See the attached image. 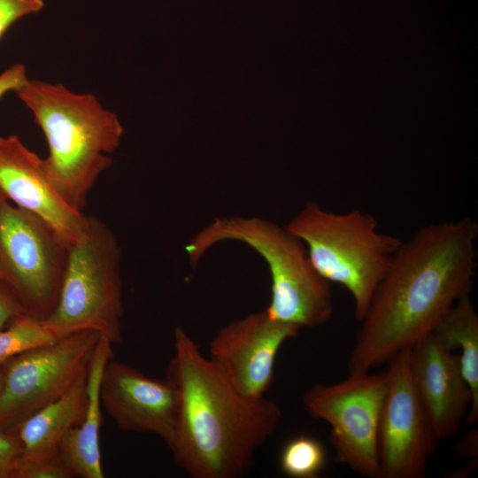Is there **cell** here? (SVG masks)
Wrapping results in <instances>:
<instances>
[{
  "mask_svg": "<svg viewBox=\"0 0 478 478\" xmlns=\"http://www.w3.org/2000/svg\"><path fill=\"white\" fill-rule=\"evenodd\" d=\"M477 235V223L465 217L424 226L402 241L360 321L349 372L369 371L411 348L469 295Z\"/></svg>",
  "mask_w": 478,
  "mask_h": 478,
  "instance_id": "cell-1",
  "label": "cell"
},
{
  "mask_svg": "<svg viewBox=\"0 0 478 478\" xmlns=\"http://www.w3.org/2000/svg\"><path fill=\"white\" fill-rule=\"evenodd\" d=\"M167 378L178 389L179 415L166 444L173 462L192 478H235L274 433L280 406L242 393L181 327Z\"/></svg>",
  "mask_w": 478,
  "mask_h": 478,
  "instance_id": "cell-2",
  "label": "cell"
},
{
  "mask_svg": "<svg viewBox=\"0 0 478 478\" xmlns=\"http://www.w3.org/2000/svg\"><path fill=\"white\" fill-rule=\"evenodd\" d=\"M34 115L49 146L47 177L62 199L83 212L99 176L112 163L123 127L113 112L89 93L62 83L28 80L15 91Z\"/></svg>",
  "mask_w": 478,
  "mask_h": 478,
  "instance_id": "cell-3",
  "label": "cell"
},
{
  "mask_svg": "<svg viewBox=\"0 0 478 478\" xmlns=\"http://www.w3.org/2000/svg\"><path fill=\"white\" fill-rule=\"evenodd\" d=\"M227 241L246 244L266 262L271 299L265 310L272 319L301 329L331 320L330 283L313 268L302 241L285 227L257 217L215 218L186 245L189 264L196 266L211 248Z\"/></svg>",
  "mask_w": 478,
  "mask_h": 478,
  "instance_id": "cell-4",
  "label": "cell"
},
{
  "mask_svg": "<svg viewBox=\"0 0 478 478\" xmlns=\"http://www.w3.org/2000/svg\"><path fill=\"white\" fill-rule=\"evenodd\" d=\"M284 227L302 241L316 272L349 291L360 322L402 240L379 231L369 212L337 213L316 202L307 203Z\"/></svg>",
  "mask_w": 478,
  "mask_h": 478,
  "instance_id": "cell-5",
  "label": "cell"
},
{
  "mask_svg": "<svg viewBox=\"0 0 478 478\" xmlns=\"http://www.w3.org/2000/svg\"><path fill=\"white\" fill-rule=\"evenodd\" d=\"M119 241L99 218L87 215L81 237L68 247L58 301L42 320L57 338L92 330L120 343L124 314Z\"/></svg>",
  "mask_w": 478,
  "mask_h": 478,
  "instance_id": "cell-6",
  "label": "cell"
},
{
  "mask_svg": "<svg viewBox=\"0 0 478 478\" xmlns=\"http://www.w3.org/2000/svg\"><path fill=\"white\" fill-rule=\"evenodd\" d=\"M67 252L46 221L0 191V283L30 316L43 320L55 310Z\"/></svg>",
  "mask_w": 478,
  "mask_h": 478,
  "instance_id": "cell-7",
  "label": "cell"
},
{
  "mask_svg": "<svg viewBox=\"0 0 478 478\" xmlns=\"http://www.w3.org/2000/svg\"><path fill=\"white\" fill-rule=\"evenodd\" d=\"M387 371L350 372L336 383H317L303 397L305 410L330 427L335 459L366 478H380L378 438L388 390Z\"/></svg>",
  "mask_w": 478,
  "mask_h": 478,
  "instance_id": "cell-8",
  "label": "cell"
},
{
  "mask_svg": "<svg viewBox=\"0 0 478 478\" xmlns=\"http://www.w3.org/2000/svg\"><path fill=\"white\" fill-rule=\"evenodd\" d=\"M100 336L92 330L73 332L0 364V430L17 432L31 415L64 395L88 369Z\"/></svg>",
  "mask_w": 478,
  "mask_h": 478,
  "instance_id": "cell-9",
  "label": "cell"
},
{
  "mask_svg": "<svg viewBox=\"0 0 478 478\" xmlns=\"http://www.w3.org/2000/svg\"><path fill=\"white\" fill-rule=\"evenodd\" d=\"M406 348L387 362L389 378L379 428L380 478H423L439 441L415 391Z\"/></svg>",
  "mask_w": 478,
  "mask_h": 478,
  "instance_id": "cell-10",
  "label": "cell"
},
{
  "mask_svg": "<svg viewBox=\"0 0 478 478\" xmlns=\"http://www.w3.org/2000/svg\"><path fill=\"white\" fill-rule=\"evenodd\" d=\"M300 330L272 319L266 310L250 313L219 329L209 358L242 393L260 398L273 384L280 349Z\"/></svg>",
  "mask_w": 478,
  "mask_h": 478,
  "instance_id": "cell-11",
  "label": "cell"
},
{
  "mask_svg": "<svg viewBox=\"0 0 478 478\" xmlns=\"http://www.w3.org/2000/svg\"><path fill=\"white\" fill-rule=\"evenodd\" d=\"M99 393L103 408L120 429L154 434L166 444L172 439L180 396L168 378L150 377L112 358L104 367Z\"/></svg>",
  "mask_w": 478,
  "mask_h": 478,
  "instance_id": "cell-12",
  "label": "cell"
},
{
  "mask_svg": "<svg viewBox=\"0 0 478 478\" xmlns=\"http://www.w3.org/2000/svg\"><path fill=\"white\" fill-rule=\"evenodd\" d=\"M0 191L46 221L67 247L83 235L87 215L62 199L47 177L43 158L15 135L0 136Z\"/></svg>",
  "mask_w": 478,
  "mask_h": 478,
  "instance_id": "cell-13",
  "label": "cell"
},
{
  "mask_svg": "<svg viewBox=\"0 0 478 478\" xmlns=\"http://www.w3.org/2000/svg\"><path fill=\"white\" fill-rule=\"evenodd\" d=\"M410 368L415 391L437 439L456 434L472 403L459 355L431 332L411 347Z\"/></svg>",
  "mask_w": 478,
  "mask_h": 478,
  "instance_id": "cell-14",
  "label": "cell"
},
{
  "mask_svg": "<svg viewBox=\"0 0 478 478\" xmlns=\"http://www.w3.org/2000/svg\"><path fill=\"white\" fill-rule=\"evenodd\" d=\"M114 357L112 343L100 336L87 376L88 405L81 422L61 439L58 451L74 477L104 478L99 445L103 421L100 380L105 364Z\"/></svg>",
  "mask_w": 478,
  "mask_h": 478,
  "instance_id": "cell-15",
  "label": "cell"
},
{
  "mask_svg": "<svg viewBox=\"0 0 478 478\" xmlns=\"http://www.w3.org/2000/svg\"><path fill=\"white\" fill-rule=\"evenodd\" d=\"M89 368V367H88ZM88 369L60 397L27 419L17 433L24 455L51 454L58 451L64 436L82 420L88 405Z\"/></svg>",
  "mask_w": 478,
  "mask_h": 478,
  "instance_id": "cell-16",
  "label": "cell"
},
{
  "mask_svg": "<svg viewBox=\"0 0 478 478\" xmlns=\"http://www.w3.org/2000/svg\"><path fill=\"white\" fill-rule=\"evenodd\" d=\"M433 332L446 348L460 351L462 373L472 393L466 423L475 424L478 420V315L469 295L453 305Z\"/></svg>",
  "mask_w": 478,
  "mask_h": 478,
  "instance_id": "cell-17",
  "label": "cell"
},
{
  "mask_svg": "<svg viewBox=\"0 0 478 478\" xmlns=\"http://www.w3.org/2000/svg\"><path fill=\"white\" fill-rule=\"evenodd\" d=\"M327 455L322 443L302 435L290 439L282 448L279 464L281 472L293 478H316L323 470Z\"/></svg>",
  "mask_w": 478,
  "mask_h": 478,
  "instance_id": "cell-18",
  "label": "cell"
},
{
  "mask_svg": "<svg viewBox=\"0 0 478 478\" xmlns=\"http://www.w3.org/2000/svg\"><path fill=\"white\" fill-rule=\"evenodd\" d=\"M58 340L42 324L28 314L20 315L0 330V364L27 350Z\"/></svg>",
  "mask_w": 478,
  "mask_h": 478,
  "instance_id": "cell-19",
  "label": "cell"
},
{
  "mask_svg": "<svg viewBox=\"0 0 478 478\" xmlns=\"http://www.w3.org/2000/svg\"><path fill=\"white\" fill-rule=\"evenodd\" d=\"M58 451L51 454L24 455L16 462L12 478H73Z\"/></svg>",
  "mask_w": 478,
  "mask_h": 478,
  "instance_id": "cell-20",
  "label": "cell"
},
{
  "mask_svg": "<svg viewBox=\"0 0 478 478\" xmlns=\"http://www.w3.org/2000/svg\"><path fill=\"white\" fill-rule=\"evenodd\" d=\"M43 0H0V39L17 20L40 12Z\"/></svg>",
  "mask_w": 478,
  "mask_h": 478,
  "instance_id": "cell-21",
  "label": "cell"
},
{
  "mask_svg": "<svg viewBox=\"0 0 478 478\" xmlns=\"http://www.w3.org/2000/svg\"><path fill=\"white\" fill-rule=\"evenodd\" d=\"M22 453L18 433L0 430V478H12L16 462Z\"/></svg>",
  "mask_w": 478,
  "mask_h": 478,
  "instance_id": "cell-22",
  "label": "cell"
},
{
  "mask_svg": "<svg viewBox=\"0 0 478 478\" xmlns=\"http://www.w3.org/2000/svg\"><path fill=\"white\" fill-rule=\"evenodd\" d=\"M24 314L28 313L8 289L0 283V330L13 319Z\"/></svg>",
  "mask_w": 478,
  "mask_h": 478,
  "instance_id": "cell-23",
  "label": "cell"
},
{
  "mask_svg": "<svg viewBox=\"0 0 478 478\" xmlns=\"http://www.w3.org/2000/svg\"><path fill=\"white\" fill-rule=\"evenodd\" d=\"M29 78L23 64H15L0 73V98L9 91H17Z\"/></svg>",
  "mask_w": 478,
  "mask_h": 478,
  "instance_id": "cell-24",
  "label": "cell"
},
{
  "mask_svg": "<svg viewBox=\"0 0 478 478\" xmlns=\"http://www.w3.org/2000/svg\"><path fill=\"white\" fill-rule=\"evenodd\" d=\"M477 430L474 429L454 445L455 454L460 457L477 458Z\"/></svg>",
  "mask_w": 478,
  "mask_h": 478,
  "instance_id": "cell-25",
  "label": "cell"
},
{
  "mask_svg": "<svg viewBox=\"0 0 478 478\" xmlns=\"http://www.w3.org/2000/svg\"><path fill=\"white\" fill-rule=\"evenodd\" d=\"M2 386H3V370L0 366V390L2 389Z\"/></svg>",
  "mask_w": 478,
  "mask_h": 478,
  "instance_id": "cell-26",
  "label": "cell"
}]
</instances>
